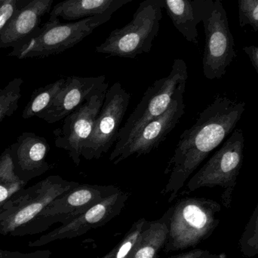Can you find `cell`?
<instances>
[{
  "mask_svg": "<svg viewBox=\"0 0 258 258\" xmlns=\"http://www.w3.org/2000/svg\"><path fill=\"white\" fill-rule=\"evenodd\" d=\"M65 80L66 78H61L35 90L30 101L23 110L21 114L23 119L33 118L46 109L64 84Z\"/></svg>",
  "mask_w": 258,
  "mask_h": 258,
  "instance_id": "21",
  "label": "cell"
},
{
  "mask_svg": "<svg viewBox=\"0 0 258 258\" xmlns=\"http://www.w3.org/2000/svg\"><path fill=\"white\" fill-rule=\"evenodd\" d=\"M148 221L141 218L134 223L130 230L122 240L116 246V252L113 258H128L131 252L138 241L140 235L145 228Z\"/></svg>",
  "mask_w": 258,
  "mask_h": 258,
  "instance_id": "24",
  "label": "cell"
},
{
  "mask_svg": "<svg viewBox=\"0 0 258 258\" xmlns=\"http://www.w3.org/2000/svg\"><path fill=\"white\" fill-rule=\"evenodd\" d=\"M200 4L206 34L203 74L208 80H219L236 57L234 38L221 0H200Z\"/></svg>",
  "mask_w": 258,
  "mask_h": 258,
  "instance_id": "6",
  "label": "cell"
},
{
  "mask_svg": "<svg viewBox=\"0 0 258 258\" xmlns=\"http://www.w3.org/2000/svg\"><path fill=\"white\" fill-rule=\"evenodd\" d=\"M168 236L165 253L187 249L212 236L220 223L219 203L212 200L186 197L169 209Z\"/></svg>",
  "mask_w": 258,
  "mask_h": 258,
  "instance_id": "3",
  "label": "cell"
},
{
  "mask_svg": "<svg viewBox=\"0 0 258 258\" xmlns=\"http://www.w3.org/2000/svg\"><path fill=\"white\" fill-rule=\"evenodd\" d=\"M115 252H116V246H115L111 251H109L107 254H106L105 255L103 256V257L96 258H113V256H114Z\"/></svg>",
  "mask_w": 258,
  "mask_h": 258,
  "instance_id": "30",
  "label": "cell"
},
{
  "mask_svg": "<svg viewBox=\"0 0 258 258\" xmlns=\"http://www.w3.org/2000/svg\"><path fill=\"white\" fill-rule=\"evenodd\" d=\"M169 216L168 209L160 219L148 221L128 258H157L168 239Z\"/></svg>",
  "mask_w": 258,
  "mask_h": 258,
  "instance_id": "19",
  "label": "cell"
},
{
  "mask_svg": "<svg viewBox=\"0 0 258 258\" xmlns=\"http://www.w3.org/2000/svg\"><path fill=\"white\" fill-rule=\"evenodd\" d=\"M16 1H17V0H16Z\"/></svg>",
  "mask_w": 258,
  "mask_h": 258,
  "instance_id": "32",
  "label": "cell"
},
{
  "mask_svg": "<svg viewBox=\"0 0 258 258\" xmlns=\"http://www.w3.org/2000/svg\"><path fill=\"white\" fill-rule=\"evenodd\" d=\"M185 89L186 86H183L174 94L172 102L165 113L149 122L135 135L113 162L114 165L132 156L148 154L165 141L184 114Z\"/></svg>",
  "mask_w": 258,
  "mask_h": 258,
  "instance_id": "13",
  "label": "cell"
},
{
  "mask_svg": "<svg viewBox=\"0 0 258 258\" xmlns=\"http://www.w3.org/2000/svg\"><path fill=\"white\" fill-rule=\"evenodd\" d=\"M134 0H64L54 6L50 19H83L104 13L112 8L120 9Z\"/></svg>",
  "mask_w": 258,
  "mask_h": 258,
  "instance_id": "18",
  "label": "cell"
},
{
  "mask_svg": "<svg viewBox=\"0 0 258 258\" xmlns=\"http://www.w3.org/2000/svg\"><path fill=\"white\" fill-rule=\"evenodd\" d=\"M27 184L15 174L10 148H6L0 155V209Z\"/></svg>",
  "mask_w": 258,
  "mask_h": 258,
  "instance_id": "20",
  "label": "cell"
},
{
  "mask_svg": "<svg viewBox=\"0 0 258 258\" xmlns=\"http://www.w3.org/2000/svg\"><path fill=\"white\" fill-rule=\"evenodd\" d=\"M187 79L186 62L183 59H175L169 74L166 77L156 80L147 89L125 125L120 128L114 149L109 158L110 162L116 160L121 152L144 125L168 110L174 94L180 88L186 86Z\"/></svg>",
  "mask_w": 258,
  "mask_h": 258,
  "instance_id": "4",
  "label": "cell"
},
{
  "mask_svg": "<svg viewBox=\"0 0 258 258\" xmlns=\"http://www.w3.org/2000/svg\"><path fill=\"white\" fill-rule=\"evenodd\" d=\"M80 183L51 175L18 191L0 209V235L27 236L41 212L51 202Z\"/></svg>",
  "mask_w": 258,
  "mask_h": 258,
  "instance_id": "2",
  "label": "cell"
},
{
  "mask_svg": "<svg viewBox=\"0 0 258 258\" xmlns=\"http://www.w3.org/2000/svg\"><path fill=\"white\" fill-rule=\"evenodd\" d=\"M108 88L107 81L89 99L67 116L63 124L54 131L56 147L65 150L77 166L81 162L82 151L93 130Z\"/></svg>",
  "mask_w": 258,
  "mask_h": 258,
  "instance_id": "11",
  "label": "cell"
},
{
  "mask_svg": "<svg viewBox=\"0 0 258 258\" xmlns=\"http://www.w3.org/2000/svg\"><path fill=\"white\" fill-rule=\"evenodd\" d=\"M165 258H227V256L225 253L215 254L206 250L194 249L186 253Z\"/></svg>",
  "mask_w": 258,
  "mask_h": 258,
  "instance_id": "28",
  "label": "cell"
},
{
  "mask_svg": "<svg viewBox=\"0 0 258 258\" xmlns=\"http://www.w3.org/2000/svg\"><path fill=\"white\" fill-rule=\"evenodd\" d=\"M175 28L192 43L198 44L197 26L201 23L200 0H160Z\"/></svg>",
  "mask_w": 258,
  "mask_h": 258,
  "instance_id": "17",
  "label": "cell"
},
{
  "mask_svg": "<svg viewBox=\"0 0 258 258\" xmlns=\"http://www.w3.org/2000/svg\"><path fill=\"white\" fill-rule=\"evenodd\" d=\"M16 11V0H6L0 6V34L9 24Z\"/></svg>",
  "mask_w": 258,
  "mask_h": 258,
  "instance_id": "26",
  "label": "cell"
},
{
  "mask_svg": "<svg viewBox=\"0 0 258 258\" xmlns=\"http://www.w3.org/2000/svg\"><path fill=\"white\" fill-rule=\"evenodd\" d=\"M128 198V192L119 189L92 206L73 221L62 224L49 233L29 242L28 245L30 248L44 246L55 241L83 236L90 230L102 227L121 213Z\"/></svg>",
  "mask_w": 258,
  "mask_h": 258,
  "instance_id": "12",
  "label": "cell"
},
{
  "mask_svg": "<svg viewBox=\"0 0 258 258\" xmlns=\"http://www.w3.org/2000/svg\"><path fill=\"white\" fill-rule=\"evenodd\" d=\"M160 0H144L134 14L132 21L122 28L112 31L95 50L100 54L135 58L150 52L159 34L162 18Z\"/></svg>",
  "mask_w": 258,
  "mask_h": 258,
  "instance_id": "5",
  "label": "cell"
},
{
  "mask_svg": "<svg viewBox=\"0 0 258 258\" xmlns=\"http://www.w3.org/2000/svg\"><path fill=\"white\" fill-rule=\"evenodd\" d=\"M54 0H33L15 13L0 34V46L6 47L24 39L39 24V20L51 9Z\"/></svg>",
  "mask_w": 258,
  "mask_h": 258,
  "instance_id": "16",
  "label": "cell"
},
{
  "mask_svg": "<svg viewBox=\"0 0 258 258\" xmlns=\"http://www.w3.org/2000/svg\"><path fill=\"white\" fill-rule=\"evenodd\" d=\"M130 101V93L120 83L116 82L108 88L93 130L82 151L85 159H99L116 144Z\"/></svg>",
  "mask_w": 258,
  "mask_h": 258,
  "instance_id": "10",
  "label": "cell"
},
{
  "mask_svg": "<svg viewBox=\"0 0 258 258\" xmlns=\"http://www.w3.org/2000/svg\"><path fill=\"white\" fill-rule=\"evenodd\" d=\"M239 246L245 257H252L258 254V204L242 232Z\"/></svg>",
  "mask_w": 258,
  "mask_h": 258,
  "instance_id": "23",
  "label": "cell"
},
{
  "mask_svg": "<svg viewBox=\"0 0 258 258\" xmlns=\"http://www.w3.org/2000/svg\"><path fill=\"white\" fill-rule=\"evenodd\" d=\"M244 141L242 130L235 128L221 148L189 179L186 185L188 192L220 186L223 190V206L230 209L243 162Z\"/></svg>",
  "mask_w": 258,
  "mask_h": 258,
  "instance_id": "7",
  "label": "cell"
},
{
  "mask_svg": "<svg viewBox=\"0 0 258 258\" xmlns=\"http://www.w3.org/2000/svg\"><path fill=\"white\" fill-rule=\"evenodd\" d=\"M24 80L15 78L0 89V122L12 116L18 108Z\"/></svg>",
  "mask_w": 258,
  "mask_h": 258,
  "instance_id": "22",
  "label": "cell"
},
{
  "mask_svg": "<svg viewBox=\"0 0 258 258\" xmlns=\"http://www.w3.org/2000/svg\"><path fill=\"white\" fill-rule=\"evenodd\" d=\"M51 252L49 250H38L32 252L8 251L0 249V258H49Z\"/></svg>",
  "mask_w": 258,
  "mask_h": 258,
  "instance_id": "27",
  "label": "cell"
},
{
  "mask_svg": "<svg viewBox=\"0 0 258 258\" xmlns=\"http://www.w3.org/2000/svg\"><path fill=\"white\" fill-rule=\"evenodd\" d=\"M5 1H6V0H0V6H1V5L3 4Z\"/></svg>",
  "mask_w": 258,
  "mask_h": 258,
  "instance_id": "31",
  "label": "cell"
},
{
  "mask_svg": "<svg viewBox=\"0 0 258 258\" xmlns=\"http://www.w3.org/2000/svg\"><path fill=\"white\" fill-rule=\"evenodd\" d=\"M9 148L15 174L26 183L51 169L46 161L50 147L45 138L24 132Z\"/></svg>",
  "mask_w": 258,
  "mask_h": 258,
  "instance_id": "15",
  "label": "cell"
},
{
  "mask_svg": "<svg viewBox=\"0 0 258 258\" xmlns=\"http://www.w3.org/2000/svg\"><path fill=\"white\" fill-rule=\"evenodd\" d=\"M106 76L66 77L64 84L46 109L36 116L48 123L63 120L107 83Z\"/></svg>",
  "mask_w": 258,
  "mask_h": 258,
  "instance_id": "14",
  "label": "cell"
},
{
  "mask_svg": "<svg viewBox=\"0 0 258 258\" xmlns=\"http://www.w3.org/2000/svg\"><path fill=\"white\" fill-rule=\"evenodd\" d=\"M118 9L112 8L104 13L68 24H61L58 19L49 20L39 35L15 49L11 55L24 59L60 54L80 43L97 27L107 23Z\"/></svg>",
  "mask_w": 258,
  "mask_h": 258,
  "instance_id": "8",
  "label": "cell"
},
{
  "mask_svg": "<svg viewBox=\"0 0 258 258\" xmlns=\"http://www.w3.org/2000/svg\"><path fill=\"white\" fill-rule=\"evenodd\" d=\"M119 189L113 185L80 183L51 202L41 212L27 235L42 233L54 224H67Z\"/></svg>",
  "mask_w": 258,
  "mask_h": 258,
  "instance_id": "9",
  "label": "cell"
},
{
  "mask_svg": "<svg viewBox=\"0 0 258 258\" xmlns=\"http://www.w3.org/2000/svg\"><path fill=\"white\" fill-rule=\"evenodd\" d=\"M238 4L240 27L250 26L258 31V0H238Z\"/></svg>",
  "mask_w": 258,
  "mask_h": 258,
  "instance_id": "25",
  "label": "cell"
},
{
  "mask_svg": "<svg viewBox=\"0 0 258 258\" xmlns=\"http://www.w3.org/2000/svg\"><path fill=\"white\" fill-rule=\"evenodd\" d=\"M243 51L249 57L251 63L258 74V46L256 45L245 46L243 48Z\"/></svg>",
  "mask_w": 258,
  "mask_h": 258,
  "instance_id": "29",
  "label": "cell"
},
{
  "mask_svg": "<svg viewBox=\"0 0 258 258\" xmlns=\"http://www.w3.org/2000/svg\"><path fill=\"white\" fill-rule=\"evenodd\" d=\"M245 103L218 95L200 113L195 123L180 135L165 171L169 175L162 191L171 203L200 164L218 147L237 125Z\"/></svg>",
  "mask_w": 258,
  "mask_h": 258,
  "instance_id": "1",
  "label": "cell"
}]
</instances>
